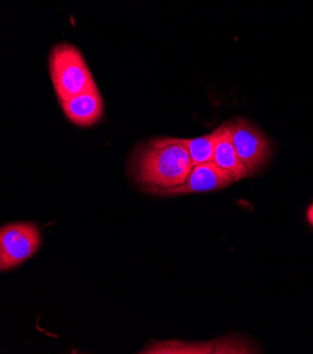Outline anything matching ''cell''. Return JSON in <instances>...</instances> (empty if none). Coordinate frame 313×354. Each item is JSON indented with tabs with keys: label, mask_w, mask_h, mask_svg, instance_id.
Returning <instances> with one entry per match:
<instances>
[{
	"label": "cell",
	"mask_w": 313,
	"mask_h": 354,
	"mask_svg": "<svg viewBox=\"0 0 313 354\" xmlns=\"http://www.w3.org/2000/svg\"><path fill=\"white\" fill-rule=\"evenodd\" d=\"M230 136L238 158L249 174L257 172L268 160L271 146L267 136L246 119L230 122Z\"/></svg>",
	"instance_id": "obj_4"
},
{
	"label": "cell",
	"mask_w": 313,
	"mask_h": 354,
	"mask_svg": "<svg viewBox=\"0 0 313 354\" xmlns=\"http://www.w3.org/2000/svg\"><path fill=\"white\" fill-rule=\"evenodd\" d=\"M222 131H223V124L209 134L195 137V138H184V143L187 146V150L189 153V157L193 165L214 161L215 147Z\"/></svg>",
	"instance_id": "obj_8"
},
{
	"label": "cell",
	"mask_w": 313,
	"mask_h": 354,
	"mask_svg": "<svg viewBox=\"0 0 313 354\" xmlns=\"http://www.w3.org/2000/svg\"><path fill=\"white\" fill-rule=\"evenodd\" d=\"M41 233L34 223H9L0 229V271L13 270L36 254Z\"/></svg>",
	"instance_id": "obj_3"
},
{
	"label": "cell",
	"mask_w": 313,
	"mask_h": 354,
	"mask_svg": "<svg viewBox=\"0 0 313 354\" xmlns=\"http://www.w3.org/2000/svg\"><path fill=\"white\" fill-rule=\"evenodd\" d=\"M234 183L236 181L230 174L223 171L214 161H209V162L193 165L184 184L176 188L158 191L155 194L164 195V196H178V195H189L196 192H212V191L227 188Z\"/></svg>",
	"instance_id": "obj_5"
},
{
	"label": "cell",
	"mask_w": 313,
	"mask_h": 354,
	"mask_svg": "<svg viewBox=\"0 0 313 354\" xmlns=\"http://www.w3.org/2000/svg\"><path fill=\"white\" fill-rule=\"evenodd\" d=\"M50 75L58 102L96 86L82 53L73 44H58L50 54Z\"/></svg>",
	"instance_id": "obj_2"
},
{
	"label": "cell",
	"mask_w": 313,
	"mask_h": 354,
	"mask_svg": "<svg viewBox=\"0 0 313 354\" xmlns=\"http://www.w3.org/2000/svg\"><path fill=\"white\" fill-rule=\"evenodd\" d=\"M214 162L218 167H220L223 171L230 174L236 183L250 176L247 168L238 158L237 151L233 146L231 136H230V122L223 124V131H222L218 143H216V147H215Z\"/></svg>",
	"instance_id": "obj_7"
},
{
	"label": "cell",
	"mask_w": 313,
	"mask_h": 354,
	"mask_svg": "<svg viewBox=\"0 0 313 354\" xmlns=\"http://www.w3.org/2000/svg\"><path fill=\"white\" fill-rule=\"evenodd\" d=\"M306 219H307L309 225L313 227V203L306 210Z\"/></svg>",
	"instance_id": "obj_9"
},
{
	"label": "cell",
	"mask_w": 313,
	"mask_h": 354,
	"mask_svg": "<svg viewBox=\"0 0 313 354\" xmlns=\"http://www.w3.org/2000/svg\"><path fill=\"white\" fill-rule=\"evenodd\" d=\"M192 168L184 138L164 137L138 150L133 174L137 184L155 194L184 184Z\"/></svg>",
	"instance_id": "obj_1"
},
{
	"label": "cell",
	"mask_w": 313,
	"mask_h": 354,
	"mask_svg": "<svg viewBox=\"0 0 313 354\" xmlns=\"http://www.w3.org/2000/svg\"><path fill=\"white\" fill-rule=\"evenodd\" d=\"M66 119L75 126L89 127L103 116V99L97 86L59 102Z\"/></svg>",
	"instance_id": "obj_6"
}]
</instances>
